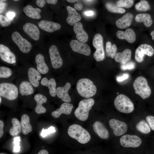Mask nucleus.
Returning a JSON list of instances; mask_svg holds the SVG:
<instances>
[{
	"mask_svg": "<svg viewBox=\"0 0 154 154\" xmlns=\"http://www.w3.org/2000/svg\"><path fill=\"white\" fill-rule=\"evenodd\" d=\"M131 55V50L130 49H126L122 52L116 53L114 60L117 62L124 64L130 60Z\"/></svg>",
	"mask_w": 154,
	"mask_h": 154,
	"instance_id": "28",
	"label": "nucleus"
},
{
	"mask_svg": "<svg viewBox=\"0 0 154 154\" xmlns=\"http://www.w3.org/2000/svg\"><path fill=\"white\" fill-rule=\"evenodd\" d=\"M114 103L117 110L123 113H131L134 109V104L131 100L123 94L118 95L116 98Z\"/></svg>",
	"mask_w": 154,
	"mask_h": 154,
	"instance_id": "5",
	"label": "nucleus"
},
{
	"mask_svg": "<svg viewBox=\"0 0 154 154\" xmlns=\"http://www.w3.org/2000/svg\"><path fill=\"white\" fill-rule=\"evenodd\" d=\"M133 18V15L131 13H127L116 21V25L118 28L120 29L126 28L130 25Z\"/></svg>",
	"mask_w": 154,
	"mask_h": 154,
	"instance_id": "29",
	"label": "nucleus"
},
{
	"mask_svg": "<svg viewBox=\"0 0 154 154\" xmlns=\"http://www.w3.org/2000/svg\"><path fill=\"white\" fill-rule=\"evenodd\" d=\"M13 1H18L19 0H14Z\"/></svg>",
	"mask_w": 154,
	"mask_h": 154,
	"instance_id": "58",
	"label": "nucleus"
},
{
	"mask_svg": "<svg viewBox=\"0 0 154 154\" xmlns=\"http://www.w3.org/2000/svg\"><path fill=\"white\" fill-rule=\"evenodd\" d=\"M73 107L72 104L69 103L64 102L61 104L59 109L52 112L51 115L53 117L57 118L62 114H70L72 112Z\"/></svg>",
	"mask_w": 154,
	"mask_h": 154,
	"instance_id": "24",
	"label": "nucleus"
},
{
	"mask_svg": "<svg viewBox=\"0 0 154 154\" xmlns=\"http://www.w3.org/2000/svg\"><path fill=\"white\" fill-rule=\"evenodd\" d=\"M24 31L33 39L37 40L40 38V31L38 27L33 24L27 23L23 27Z\"/></svg>",
	"mask_w": 154,
	"mask_h": 154,
	"instance_id": "17",
	"label": "nucleus"
},
{
	"mask_svg": "<svg viewBox=\"0 0 154 154\" xmlns=\"http://www.w3.org/2000/svg\"><path fill=\"white\" fill-rule=\"evenodd\" d=\"M2 101V99H1V97H0V103L1 104Z\"/></svg>",
	"mask_w": 154,
	"mask_h": 154,
	"instance_id": "57",
	"label": "nucleus"
},
{
	"mask_svg": "<svg viewBox=\"0 0 154 154\" xmlns=\"http://www.w3.org/2000/svg\"><path fill=\"white\" fill-rule=\"evenodd\" d=\"M28 80L35 88L38 87L42 78L41 74L35 68H29L27 71Z\"/></svg>",
	"mask_w": 154,
	"mask_h": 154,
	"instance_id": "15",
	"label": "nucleus"
},
{
	"mask_svg": "<svg viewBox=\"0 0 154 154\" xmlns=\"http://www.w3.org/2000/svg\"><path fill=\"white\" fill-rule=\"evenodd\" d=\"M1 1H6V0H1Z\"/></svg>",
	"mask_w": 154,
	"mask_h": 154,
	"instance_id": "59",
	"label": "nucleus"
},
{
	"mask_svg": "<svg viewBox=\"0 0 154 154\" xmlns=\"http://www.w3.org/2000/svg\"><path fill=\"white\" fill-rule=\"evenodd\" d=\"M95 132L101 139H106L108 138L109 134L107 129L104 124L99 121H96L93 125Z\"/></svg>",
	"mask_w": 154,
	"mask_h": 154,
	"instance_id": "25",
	"label": "nucleus"
},
{
	"mask_svg": "<svg viewBox=\"0 0 154 154\" xmlns=\"http://www.w3.org/2000/svg\"><path fill=\"white\" fill-rule=\"evenodd\" d=\"M134 1L132 0H120L116 3V6L118 7H125L129 8L133 5Z\"/></svg>",
	"mask_w": 154,
	"mask_h": 154,
	"instance_id": "39",
	"label": "nucleus"
},
{
	"mask_svg": "<svg viewBox=\"0 0 154 154\" xmlns=\"http://www.w3.org/2000/svg\"><path fill=\"white\" fill-rule=\"evenodd\" d=\"M4 127V123L3 122L1 121H0V138L3 136V128Z\"/></svg>",
	"mask_w": 154,
	"mask_h": 154,
	"instance_id": "47",
	"label": "nucleus"
},
{
	"mask_svg": "<svg viewBox=\"0 0 154 154\" xmlns=\"http://www.w3.org/2000/svg\"><path fill=\"white\" fill-rule=\"evenodd\" d=\"M116 35L119 39H125L130 43H133L136 40L135 34L131 28H128L124 31H118L116 32Z\"/></svg>",
	"mask_w": 154,
	"mask_h": 154,
	"instance_id": "21",
	"label": "nucleus"
},
{
	"mask_svg": "<svg viewBox=\"0 0 154 154\" xmlns=\"http://www.w3.org/2000/svg\"><path fill=\"white\" fill-rule=\"evenodd\" d=\"M106 48L107 56L112 58H114L117 50L116 45L114 44L112 45L110 42L108 41L106 43Z\"/></svg>",
	"mask_w": 154,
	"mask_h": 154,
	"instance_id": "35",
	"label": "nucleus"
},
{
	"mask_svg": "<svg viewBox=\"0 0 154 154\" xmlns=\"http://www.w3.org/2000/svg\"><path fill=\"white\" fill-rule=\"evenodd\" d=\"M129 77V75L127 73H124L122 75L117 76L116 80L118 82H121L127 79Z\"/></svg>",
	"mask_w": 154,
	"mask_h": 154,
	"instance_id": "43",
	"label": "nucleus"
},
{
	"mask_svg": "<svg viewBox=\"0 0 154 154\" xmlns=\"http://www.w3.org/2000/svg\"><path fill=\"white\" fill-rule=\"evenodd\" d=\"M14 141L13 143H19V142L20 141V137H15L14 138Z\"/></svg>",
	"mask_w": 154,
	"mask_h": 154,
	"instance_id": "53",
	"label": "nucleus"
},
{
	"mask_svg": "<svg viewBox=\"0 0 154 154\" xmlns=\"http://www.w3.org/2000/svg\"><path fill=\"white\" fill-rule=\"evenodd\" d=\"M137 129L142 133L147 134L150 133L151 129L146 121L142 119L139 121L136 125Z\"/></svg>",
	"mask_w": 154,
	"mask_h": 154,
	"instance_id": "33",
	"label": "nucleus"
},
{
	"mask_svg": "<svg viewBox=\"0 0 154 154\" xmlns=\"http://www.w3.org/2000/svg\"><path fill=\"white\" fill-rule=\"evenodd\" d=\"M135 21L138 22H143L147 27L151 26L153 23L151 16L148 13H139L135 17Z\"/></svg>",
	"mask_w": 154,
	"mask_h": 154,
	"instance_id": "32",
	"label": "nucleus"
},
{
	"mask_svg": "<svg viewBox=\"0 0 154 154\" xmlns=\"http://www.w3.org/2000/svg\"><path fill=\"white\" fill-rule=\"evenodd\" d=\"M12 127L9 130V133L12 136L17 135L21 131V124L19 121L16 118H13L11 120Z\"/></svg>",
	"mask_w": 154,
	"mask_h": 154,
	"instance_id": "34",
	"label": "nucleus"
},
{
	"mask_svg": "<svg viewBox=\"0 0 154 154\" xmlns=\"http://www.w3.org/2000/svg\"><path fill=\"white\" fill-rule=\"evenodd\" d=\"M38 25L41 29L49 33H52L58 30L61 27L59 23L44 20H42L39 22Z\"/></svg>",
	"mask_w": 154,
	"mask_h": 154,
	"instance_id": "19",
	"label": "nucleus"
},
{
	"mask_svg": "<svg viewBox=\"0 0 154 154\" xmlns=\"http://www.w3.org/2000/svg\"><path fill=\"white\" fill-rule=\"evenodd\" d=\"M12 70L9 68L5 66H0V79L7 78H9L12 75Z\"/></svg>",
	"mask_w": 154,
	"mask_h": 154,
	"instance_id": "36",
	"label": "nucleus"
},
{
	"mask_svg": "<svg viewBox=\"0 0 154 154\" xmlns=\"http://www.w3.org/2000/svg\"><path fill=\"white\" fill-rule=\"evenodd\" d=\"M94 102V99L91 98L80 101L74 112L75 116L80 121L86 120L88 118L89 112Z\"/></svg>",
	"mask_w": 154,
	"mask_h": 154,
	"instance_id": "3",
	"label": "nucleus"
},
{
	"mask_svg": "<svg viewBox=\"0 0 154 154\" xmlns=\"http://www.w3.org/2000/svg\"><path fill=\"white\" fill-rule=\"evenodd\" d=\"M71 84L69 82L66 83L63 86H59L56 89V95L58 98L61 99L65 102L69 103L71 101V98L68 94V92L70 88Z\"/></svg>",
	"mask_w": 154,
	"mask_h": 154,
	"instance_id": "16",
	"label": "nucleus"
},
{
	"mask_svg": "<svg viewBox=\"0 0 154 154\" xmlns=\"http://www.w3.org/2000/svg\"><path fill=\"white\" fill-rule=\"evenodd\" d=\"M133 86L135 92L142 99L149 98L151 94V90L148 84L146 79L140 76L137 78L134 81Z\"/></svg>",
	"mask_w": 154,
	"mask_h": 154,
	"instance_id": "4",
	"label": "nucleus"
},
{
	"mask_svg": "<svg viewBox=\"0 0 154 154\" xmlns=\"http://www.w3.org/2000/svg\"><path fill=\"white\" fill-rule=\"evenodd\" d=\"M106 7L107 9L111 12L123 13L125 12L124 9L118 7L111 3H106Z\"/></svg>",
	"mask_w": 154,
	"mask_h": 154,
	"instance_id": "38",
	"label": "nucleus"
},
{
	"mask_svg": "<svg viewBox=\"0 0 154 154\" xmlns=\"http://www.w3.org/2000/svg\"><path fill=\"white\" fill-rule=\"evenodd\" d=\"M73 30L76 35L77 39L79 41L84 43L87 41L88 36L84 29L82 24L78 22L75 24L73 27Z\"/></svg>",
	"mask_w": 154,
	"mask_h": 154,
	"instance_id": "22",
	"label": "nucleus"
},
{
	"mask_svg": "<svg viewBox=\"0 0 154 154\" xmlns=\"http://www.w3.org/2000/svg\"><path fill=\"white\" fill-rule=\"evenodd\" d=\"M94 1H93V0H84L83 1H84V2H87V3H90V2H93Z\"/></svg>",
	"mask_w": 154,
	"mask_h": 154,
	"instance_id": "56",
	"label": "nucleus"
},
{
	"mask_svg": "<svg viewBox=\"0 0 154 154\" xmlns=\"http://www.w3.org/2000/svg\"><path fill=\"white\" fill-rule=\"evenodd\" d=\"M135 8L139 11H145L150 9V6L147 1L141 0L136 4Z\"/></svg>",
	"mask_w": 154,
	"mask_h": 154,
	"instance_id": "37",
	"label": "nucleus"
},
{
	"mask_svg": "<svg viewBox=\"0 0 154 154\" xmlns=\"http://www.w3.org/2000/svg\"><path fill=\"white\" fill-rule=\"evenodd\" d=\"M70 46L72 50L86 56L90 55L91 53V49L90 47L84 43L76 40H71L70 42Z\"/></svg>",
	"mask_w": 154,
	"mask_h": 154,
	"instance_id": "13",
	"label": "nucleus"
},
{
	"mask_svg": "<svg viewBox=\"0 0 154 154\" xmlns=\"http://www.w3.org/2000/svg\"><path fill=\"white\" fill-rule=\"evenodd\" d=\"M68 15L66 21L68 23L71 25H75L81 19V17L76 9L70 6L66 7Z\"/></svg>",
	"mask_w": 154,
	"mask_h": 154,
	"instance_id": "26",
	"label": "nucleus"
},
{
	"mask_svg": "<svg viewBox=\"0 0 154 154\" xmlns=\"http://www.w3.org/2000/svg\"><path fill=\"white\" fill-rule=\"evenodd\" d=\"M37 154H48V153L47 151L43 149L40 150Z\"/></svg>",
	"mask_w": 154,
	"mask_h": 154,
	"instance_id": "52",
	"label": "nucleus"
},
{
	"mask_svg": "<svg viewBox=\"0 0 154 154\" xmlns=\"http://www.w3.org/2000/svg\"><path fill=\"white\" fill-rule=\"evenodd\" d=\"M20 146L19 145H15L14 147L13 151L15 152H17L19 151Z\"/></svg>",
	"mask_w": 154,
	"mask_h": 154,
	"instance_id": "49",
	"label": "nucleus"
},
{
	"mask_svg": "<svg viewBox=\"0 0 154 154\" xmlns=\"http://www.w3.org/2000/svg\"><path fill=\"white\" fill-rule=\"evenodd\" d=\"M109 124L116 136L121 135L127 130L128 126L126 123L117 119H111L109 121Z\"/></svg>",
	"mask_w": 154,
	"mask_h": 154,
	"instance_id": "12",
	"label": "nucleus"
},
{
	"mask_svg": "<svg viewBox=\"0 0 154 154\" xmlns=\"http://www.w3.org/2000/svg\"><path fill=\"white\" fill-rule=\"evenodd\" d=\"M11 38L13 41L22 52L27 53L30 51L32 48L31 44L23 38L18 32L15 31L13 32L12 34Z\"/></svg>",
	"mask_w": 154,
	"mask_h": 154,
	"instance_id": "8",
	"label": "nucleus"
},
{
	"mask_svg": "<svg viewBox=\"0 0 154 154\" xmlns=\"http://www.w3.org/2000/svg\"><path fill=\"white\" fill-rule=\"evenodd\" d=\"M37 70L41 74L44 75L48 73L49 68L46 63L44 56L41 54H38L35 56Z\"/></svg>",
	"mask_w": 154,
	"mask_h": 154,
	"instance_id": "27",
	"label": "nucleus"
},
{
	"mask_svg": "<svg viewBox=\"0 0 154 154\" xmlns=\"http://www.w3.org/2000/svg\"><path fill=\"white\" fill-rule=\"evenodd\" d=\"M36 4L38 7H42L46 4V2L44 0H37L36 1Z\"/></svg>",
	"mask_w": 154,
	"mask_h": 154,
	"instance_id": "46",
	"label": "nucleus"
},
{
	"mask_svg": "<svg viewBox=\"0 0 154 154\" xmlns=\"http://www.w3.org/2000/svg\"><path fill=\"white\" fill-rule=\"evenodd\" d=\"M55 132L54 127L51 126L48 129H44L43 128L42 130L40 135L42 137H45L49 134Z\"/></svg>",
	"mask_w": 154,
	"mask_h": 154,
	"instance_id": "41",
	"label": "nucleus"
},
{
	"mask_svg": "<svg viewBox=\"0 0 154 154\" xmlns=\"http://www.w3.org/2000/svg\"><path fill=\"white\" fill-rule=\"evenodd\" d=\"M18 88L19 93L23 96L31 95L34 92V87L27 80H24L21 81Z\"/></svg>",
	"mask_w": 154,
	"mask_h": 154,
	"instance_id": "18",
	"label": "nucleus"
},
{
	"mask_svg": "<svg viewBox=\"0 0 154 154\" xmlns=\"http://www.w3.org/2000/svg\"><path fill=\"white\" fill-rule=\"evenodd\" d=\"M154 53V50L150 45L142 44L140 45L135 50V58L138 62H142L145 54L149 56H152Z\"/></svg>",
	"mask_w": 154,
	"mask_h": 154,
	"instance_id": "10",
	"label": "nucleus"
},
{
	"mask_svg": "<svg viewBox=\"0 0 154 154\" xmlns=\"http://www.w3.org/2000/svg\"><path fill=\"white\" fill-rule=\"evenodd\" d=\"M11 24L10 21L5 16L0 15V24L3 27H7L9 26Z\"/></svg>",
	"mask_w": 154,
	"mask_h": 154,
	"instance_id": "40",
	"label": "nucleus"
},
{
	"mask_svg": "<svg viewBox=\"0 0 154 154\" xmlns=\"http://www.w3.org/2000/svg\"><path fill=\"white\" fill-rule=\"evenodd\" d=\"M78 93L85 98H89L94 96L97 91V88L92 81L86 78L79 79L76 84Z\"/></svg>",
	"mask_w": 154,
	"mask_h": 154,
	"instance_id": "1",
	"label": "nucleus"
},
{
	"mask_svg": "<svg viewBox=\"0 0 154 154\" xmlns=\"http://www.w3.org/2000/svg\"><path fill=\"white\" fill-rule=\"evenodd\" d=\"M40 84L44 86L47 87L49 90L50 95L52 97H55L56 84L53 78L48 79L47 77L42 78L40 81Z\"/></svg>",
	"mask_w": 154,
	"mask_h": 154,
	"instance_id": "23",
	"label": "nucleus"
},
{
	"mask_svg": "<svg viewBox=\"0 0 154 154\" xmlns=\"http://www.w3.org/2000/svg\"><path fill=\"white\" fill-rule=\"evenodd\" d=\"M34 99L37 103L35 108V112L38 114L45 113L46 110L42 104L46 102L47 97L42 94L38 93L35 95Z\"/></svg>",
	"mask_w": 154,
	"mask_h": 154,
	"instance_id": "20",
	"label": "nucleus"
},
{
	"mask_svg": "<svg viewBox=\"0 0 154 154\" xmlns=\"http://www.w3.org/2000/svg\"><path fill=\"white\" fill-rule=\"evenodd\" d=\"M74 7L75 9L77 10L80 11L82 10L83 7L81 1L78 0L77 3L74 4Z\"/></svg>",
	"mask_w": 154,
	"mask_h": 154,
	"instance_id": "45",
	"label": "nucleus"
},
{
	"mask_svg": "<svg viewBox=\"0 0 154 154\" xmlns=\"http://www.w3.org/2000/svg\"><path fill=\"white\" fill-rule=\"evenodd\" d=\"M23 11L28 17L35 19H39L41 18L40 13L41 10L37 8H33L30 5H27L24 7Z\"/></svg>",
	"mask_w": 154,
	"mask_h": 154,
	"instance_id": "30",
	"label": "nucleus"
},
{
	"mask_svg": "<svg viewBox=\"0 0 154 154\" xmlns=\"http://www.w3.org/2000/svg\"><path fill=\"white\" fill-rule=\"evenodd\" d=\"M57 0H47L46 1L48 4H55L57 2Z\"/></svg>",
	"mask_w": 154,
	"mask_h": 154,
	"instance_id": "51",
	"label": "nucleus"
},
{
	"mask_svg": "<svg viewBox=\"0 0 154 154\" xmlns=\"http://www.w3.org/2000/svg\"><path fill=\"white\" fill-rule=\"evenodd\" d=\"M49 56L52 67L55 69L61 68L63 65V61L57 47L52 45L49 50Z\"/></svg>",
	"mask_w": 154,
	"mask_h": 154,
	"instance_id": "11",
	"label": "nucleus"
},
{
	"mask_svg": "<svg viewBox=\"0 0 154 154\" xmlns=\"http://www.w3.org/2000/svg\"><path fill=\"white\" fill-rule=\"evenodd\" d=\"M78 0H67L66 1L69 3H74L75 2H77Z\"/></svg>",
	"mask_w": 154,
	"mask_h": 154,
	"instance_id": "54",
	"label": "nucleus"
},
{
	"mask_svg": "<svg viewBox=\"0 0 154 154\" xmlns=\"http://www.w3.org/2000/svg\"><path fill=\"white\" fill-rule=\"evenodd\" d=\"M151 35L152 37V39L154 40V30L151 32Z\"/></svg>",
	"mask_w": 154,
	"mask_h": 154,
	"instance_id": "55",
	"label": "nucleus"
},
{
	"mask_svg": "<svg viewBox=\"0 0 154 154\" xmlns=\"http://www.w3.org/2000/svg\"><path fill=\"white\" fill-rule=\"evenodd\" d=\"M18 88L15 84L9 82H3L0 84V96L9 100H13L18 97Z\"/></svg>",
	"mask_w": 154,
	"mask_h": 154,
	"instance_id": "6",
	"label": "nucleus"
},
{
	"mask_svg": "<svg viewBox=\"0 0 154 154\" xmlns=\"http://www.w3.org/2000/svg\"><path fill=\"white\" fill-rule=\"evenodd\" d=\"M21 124L23 133L27 135L31 132L33 130L32 126L30 123V118L26 114H24L21 117Z\"/></svg>",
	"mask_w": 154,
	"mask_h": 154,
	"instance_id": "31",
	"label": "nucleus"
},
{
	"mask_svg": "<svg viewBox=\"0 0 154 154\" xmlns=\"http://www.w3.org/2000/svg\"><path fill=\"white\" fill-rule=\"evenodd\" d=\"M121 69L123 70H131L133 69L135 67V63L132 62H128L124 64H121Z\"/></svg>",
	"mask_w": 154,
	"mask_h": 154,
	"instance_id": "42",
	"label": "nucleus"
},
{
	"mask_svg": "<svg viewBox=\"0 0 154 154\" xmlns=\"http://www.w3.org/2000/svg\"><path fill=\"white\" fill-rule=\"evenodd\" d=\"M0 57L3 61L10 64H14L16 62L15 55L7 46L0 44Z\"/></svg>",
	"mask_w": 154,
	"mask_h": 154,
	"instance_id": "14",
	"label": "nucleus"
},
{
	"mask_svg": "<svg viewBox=\"0 0 154 154\" xmlns=\"http://www.w3.org/2000/svg\"><path fill=\"white\" fill-rule=\"evenodd\" d=\"M15 13L13 11H9L6 14V17L10 20H12L15 16Z\"/></svg>",
	"mask_w": 154,
	"mask_h": 154,
	"instance_id": "44",
	"label": "nucleus"
},
{
	"mask_svg": "<svg viewBox=\"0 0 154 154\" xmlns=\"http://www.w3.org/2000/svg\"><path fill=\"white\" fill-rule=\"evenodd\" d=\"M0 13H2L6 5V3L0 1Z\"/></svg>",
	"mask_w": 154,
	"mask_h": 154,
	"instance_id": "48",
	"label": "nucleus"
},
{
	"mask_svg": "<svg viewBox=\"0 0 154 154\" xmlns=\"http://www.w3.org/2000/svg\"><path fill=\"white\" fill-rule=\"evenodd\" d=\"M85 15L87 16H91L94 15V13L92 11H85Z\"/></svg>",
	"mask_w": 154,
	"mask_h": 154,
	"instance_id": "50",
	"label": "nucleus"
},
{
	"mask_svg": "<svg viewBox=\"0 0 154 154\" xmlns=\"http://www.w3.org/2000/svg\"><path fill=\"white\" fill-rule=\"evenodd\" d=\"M120 144L125 147L136 148L142 143L141 139L135 135L125 134L122 136L119 140Z\"/></svg>",
	"mask_w": 154,
	"mask_h": 154,
	"instance_id": "9",
	"label": "nucleus"
},
{
	"mask_svg": "<svg viewBox=\"0 0 154 154\" xmlns=\"http://www.w3.org/2000/svg\"><path fill=\"white\" fill-rule=\"evenodd\" d=\"M68 133L70 137L82 144L87 143L91 139L89 132L80 125L77 124L70 125L68 129Z\"/></svg>",
	"mask_w": 154,
	"mask_h": 154,
	"instance_id": "2",
	"label": "nucleus"
},
{
	"mask_svg": "<svg viewBox=\"0 0 154 154\" xmlns=\"http://www.w3.org/2000/svg\"><path fill=\"white\" fill-rule=\"evenodd\" d=\"M94 47L96 49L93 54L94 58L98 62L103 60L105 54L103 45V39L102 35L99 33L94 36L92 42Z\"/></svg>",
	"mask_w": 154,
	"mask_h": 154,
	"instance_id": "7",
	"label": "nucleus"
}]
</instances>
